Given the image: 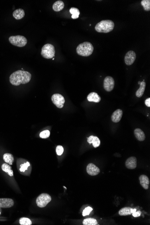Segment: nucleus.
<instances>
[{"mask_svg": "<svg viewBox=\"0 0 150 225\" xmlns=\"http://www.w3.org/2000/svg\"><path fill=\"white\" fill-rule=\"evenodd\" d=\"M31 78V74L28 72L18 70L10 76L9 81L12 85L18 86L20 84H25L29 82Z\"/></svg>", "mask_w": 150, "mask_h": 225, "instance_id": "obj_1", "label": "nucleus"}, {"mask_svg": "<svg viewBox=\"0 0 150 225\" xmlns=\"http://www.w3.org/2000/svg\"><path fill=\"white\" fill-rule=\"evenodd\" d=\"M94 46L89 42H84L78 45L76 48V52L78 55L87 57L91 55L94 51Z\"/></svg>", "mask_w": 150, "mask_h": 225, "instance_id": "obj_2", "label": "nucleus"}, {"mask_svg": "<svg viewBox=\"0 0 150 225\" xmlns=\"http://www.w3.org/2000/svg\"><path fill=\"white\" fill-rule=\"evenodd\" d=\"M115 24L110 20H104L97 23L95 27V30L98 32L108 33L113 30Z\"/></svg>", "mask_w": 150, "mask_h": 225, "instance_id": "obj_3", "label": "nucleus"}, {"mask_svg": "<svg viewBox=\"0 0 150 225\" xmlns=\"http://www.w3.org/2000/svg\"><path fill=\"white\" fill-rule=\"evenodd\" d=\"M17 168L19 173L26 176H29L31 168L30 163L23 159H19L17 161Z\"/></svg>", "mask_w": 150, "mask_h": 225, "instance_id": "obj_4", "label": "nucleus"}, {"mask_svg": "<svg viewBox=\"0 0 150 225\" xmlns=\"http://www.w3.org/2000/svg\"><path fill=\"white\" fill-rule=\"evenodd\" d=\"M55 48L53 45L47 44L44 45L42 49L41 55L44 58L50 59L55 55Z\"/></svg>", "mask_w": 150, "mask_h": 225, "instance_id": "obj_5", "label": "nucleus"}, {"mask_svg": "<svg viewBox=\"0 0 150 225\" xmlns=\"http://www.w3.org/2000/svg\"><path fill=\"white\" fill-rule=\"evenodd\" d=\"M9 42L15 46L22 47L25 46L27 43V39L23 35H13L9 38Z\"/></svg>", "mask_w": 150, "mask_h": 225, "instance_id": "obj_6", "label": "nucleus"}, {"mask_svg": "<svg viewBox=\"0 0 150 225\" xmlns=\"http://www.w3.org/2000/svg\"><path fill=\"white\" fill-rule=\"evenodd\" d=\"M50 195L46 193H42L38 196L36 200V203L39 207L44 208L51 201Z\"/></svg>", "mask_w": 150, "mask_h": 225, "instance_id": "obj_7", "label": "nucleus"}, {"mask_svg": "<svg viewBox=\"0 0 150 225\" xmlns=\"http://www.w3.org/2000/svg\"><path fill=\"white\" fill-rule=\"evenodd\" d=\"M51 100L53 103L59 108H62L64 107L65 101L64 96L60 94H54L51 97Z\"/></svg>", "mask_w": 150, "mask_h": 225, "instance_id": "obj_8", "label": "nucleus"}, {"mask_svg": "<svg viewBox=\"0 0 150 225\" xmlns=\"http://www.w3.org/2000/svg\"><path fill=\"white\" fill-rule=\"evenodd\" d=\"M115 86V80L111 76H107L104 79L103 87L105 90L110 92L112 90Z\"/></svg>", "mask_w": 150, "mask_h": 225, "instance_id": "obj_9", "label": "nucleus"}, {"mask_svg": "<svg viewBox=\"0 0 150 225\" xmlns=\"http://www.w3.org/2000/svg\"><path fill=\"white\" fill-rule=\"evenodd\" d=\"M136 58V54L133 51H128L125 57V62L127 65L130 66L133 64Z\"/></svg>", "mask_w": 150, "mask_h": 225, "instance_id": "obj_10", "label": "nucleus"}, {"mask_svg": "<svg viewBox=\"0 0 150 225\" xmlns=\"http://www.w3.org/2000/svg\"><path fill=\"white\" fill-rule=\"evenodd\" d=\"M86 171L87 173L91 176H96L99 174L100 172V169L93 163H90L88 165Z\"/></svg>", "mask_w": 150, "mask_h": 225, "instance_id": "obj_11", "label": "nucleus"}, {"mask_svg": "<svg viewBox=\"0 0 150 225\" xmlns=\"http://www.w3.org/2000/svg\"><path fill=\"white\" fill-rule=\"evenodd\" d=\"M14 200L9 198H0V208H9L14 205Z\"/></svg>", "mask_w": 150, "mask_h": 225, "instance_id": "obj_12", "label": "nucleus"}, {"mask_svg": "<svg viewBox=\"0 0 150 225\" xmlns=\"http://www.w3.org/2000/svg\"><path fill=\"white\" fill-rule=\"evenodd\" d=\"M137 162V160L136 158L134 156H131L126 160L125 162V166L126 168L128 169H133L136 168Z\"/></svg>", "mask_w": 150, "mask_h": 225, "instance_id": "obj_13", "label": "nucleus"}, {"mask_svg": "<svg viewBox=\"0 0 150 225\" xmlns=\"http://www.w3.org/2000/svg\"><path fill=\"white\" fill-rule=\"evenodd\" d=\"M123 115L122 110L118 109L113 113L111 117L112 121L114 123H118L121 120Z\"/></svg>", "mask_w": 150, "mask_h": 225, "instance_id": "obj_14", "label": "nucleus"}, {"mask_svg": "<svg viewBox=\"0 0 150 225\" xmlns=\"http://www.w3.org/2000/svg\"><path fill=\"white\" fill-rule=\"evenodd\" d=\"M139 181L142 187L145 190H147L150 183V180L148 177L145 175H141L139 177Z\"/></svg>", "mask_w": 150, "mask_h": 225, "instance_id": "obj_15", "label": "nucleus"}, {"mask_svg": "<svg viewBox=\"0 0 150 225\" xmlns=\"http://www.w3.org/2000/svg\"><path fill=\"white\" fill-rule=\"evenodd\" d=\"M87 99L90 102H99L101 101V97L98 95V94L95 92H92L89 94L87 96Z\"/></svg>", "mask_w": 150, "mask_h": 225, "instance_id": "obj_16", "label": "nucleus"}, {"mask_svg": "<svg viewBox=\"0 0 150 225\" xmlns=\"http://www.w3.org/2000/svg\"><path fill=\"white\" fill-rule=\"evenodd\" d=\"M134 133H135V138L139 141L142 142L145 139L146 136H145V133L140 129H136L134 131Z\"/></svg>", "mask_w": 150, "mask_h": 225, "instance_id": "obj_17", "label": "nucleus"}, {"mask_svg": "<svg viewBox=\"0 0 150 225\" xmlns=\"http://www.w3.org/2000/svg\"><path fill=\"white\" fill-rule=\"evenodd\" d=\"M13 17L17 20H20L23 19L25 16V12L24 10L22 9H18L14 11L13 13Z\"/></svg>", "mask_w": 150, "mask_h": 225, "instance_id": "obj_18", "label": "nucleus"}, {"mask_svg": "<svg viewBox=\"0 0 150 225\" xmlns=\"http://www.w3.org/2000/svg\"><path fill=\"white\" fill-rule=\"evenodd\" d=\"M87 141L90 144L93 143V146L95 148L99 147L100 144L99 139L97 137L94 136H90L88 139Z\"/></svg>", "mask_w": 150, "mask_h": 225, "instance_id": "obj_19", "label": "nucleus"}, {"mask_svg": "<svg viewBox=\"0 0 150 225\" xmlns=\"http://www.w3.org/2000/svg\"><path fill=\"white\" fill-rule=\"evenodd\" d=\"M64 3L63 1H58L54 3L53 9L54 11L59 12L64 9Z\"/></svg>", "mask_w": 150, "mask_h": 225, "instance_id": "obj_20", "label": "nucleus"}, {"mask_svg": "<svg viewBox=\"0 0 150 225\" xmlns=\"http://www.w3.org/2000/svg\"><path fill=\"white\" fill-rule=\"evenodd\" d=\"M139 89L136 92V95L138 98H141L143 96L145 91V88H146V84L145 81H143L140 84Z\"/></svg>", "mask_w": 150, "mask_h": 225, "instance_id": "obj_21", "label": "nucleus"}, {"mask_svg": "<svg viewBox=\"0 0 150 225\" xmlns=\"http://www.w3.org/2000/svg\"><path fill=\"white\" fill-rule=\"evenodd\" d=\"M3 159L6 163L12 165L14 161V157L11 154L5 153L3 155Z\"/></svg>", "mask_w": 150, "mask_h": 225, "instance_id": "obj_22", "label": "nucleus"}, {"mask_svg": "<svg viewBox=\"0 0 150 225\" xmlns=\"http://www.w3.org/2000/svg\"><path fill=\"white\" fill-rule=\"evenodd\" d=\"M1 169L4 172L7 173L9 176L13 177L14 175L13 171L12 170L10 166L7 163H4L1 165Z\"/></svg>", "mask_w": 150, "mask_h": 225, "instance_id": "obj_23", "label": "nucleus"}, {"mask_svg": "<svg viewBox=\"0 0 150 225\" xmlns=\"http://www.w3.org/2000/svg\"><path fill=\"white\" fill-rule=\"evenodd\" d=\"M132 208L130 207H125L121 208L119 211V214L120 216H127L132 214Z\"/></svg>", "mask_w": 150, "mask_h": 225, "instance_id": "obj_24", "label": "nucleus"}, {"mask_svg": "<svg viewBox=\"0 0 150 225\" xmlns=\"http://www.w3.org/2000/svg\"><path fill=\"white\" fill-rule=\"evenodd\" d=\"M84 225H97L98 222L97 220L93 218H87L83 221Z\"/></svg>", "mask_w": 150, "mask_h": 225, "instance_id": "obj_25", "label": "nucleus"}, {"mask_svg": "<svg viewBox=\"0 0 150 225\" xmlns=\"http://www.w3.org/2000/svg\"><path fill=\"white\" fill-rule=\"evenodd\" d=\"M70 12L72 16V18L73 19H76L79 18L80 12L78 9L75 7H72L70 9Z\"/></svg>", "mask_w": 150, "mask_h": 225, "instance_id": "obj_26", "label": "nucleus"}, {"mask_svg": "<svg viewBox=\"0 0 150 225\" xmlns=\"http://www.w3.org/2000/svg\"><path fill=\"white\" fill-rule=\"evenodd\" d=\"M141 4L145 11H150V0H143L141 1Z\"/></svg>", "mask_w": 150, "mask_h": 225, "instance_id": "obj_27", "label": "nucleus"}, {"mask_svg": "<svg viewBox=\"0 0 150 225\" xmlns=\"http://www.w3.org/2000/svg\"><path fill=\"white\" fill-rule=\"evenodd\" d=\"M19 223L21 225H31L32 224L30 219L27 218H22L19 219Z\"/></svg>", "mask_w": 150, "mask_h": 225, "instance_id": "obj_28", "label": "nucleus"}, {"mask_svg": "<svg viewBox=\"0 0 150 225\" xmlns=\"http://www.w3.org/2000/svg\"><path fill=\"white\" fill-rule=\"evenodd\" d=\"M50 136V132L48 130H46L40 133V137L42 139H47Z\"/></svg>", "mask_w": 150, "mask_h": 225, "instance_id": "obj_29", "label": "nucleus"}, {"mask_svg": "<svg viewBox=\"0 0 150 225\" xmlns=\"http://www.w3.org/2000/svg\"><path fill=\"white\" fill-rule=\"evenodd\" d=\"M92 210H93V208L90 207H88L86 208L83 211V216H86L87 215H89L91 212Z\"/></svg>", "mask_w": 150, "mask_h": 225, "instance_id": "obj_30", "label": "nucleus"}, {"mask_svg": "<svg viewBox=\"0 0 150 225\" xmlns=\"http://www.w3.org/2000/svg\"><path fill=\"white\" fill-rule=\"evenodd\" d=\"M64 149L63 147L60 145L58 146L56 149L57 154L58 155H61L64 152Z\"/></svg>", "mask_w": 150, "mask_h": 225, "instance_id": "obj_31", "label": "nucleus"}, {"mask_svg": "<svg viewBox=\"0 0 150 225\" xmlns=\"http://www.w3.org/2000/svg\"><path fill=\"white\" fill-rule=\"evenodd\" d=\"M141 212L140 211H138V212H135V213H133V217H139V216H140V215H141Z\"/></svg>", "mask_w": 150, "mask_h": 225, "instance_id": "obj_32", "label": "nucleus"}, {"mask_svg": "<svg viewBox=\"0 0 150 225\" xmlns=\"http://www.w3.org/2000/svg\"><path fill=\"white\" fill-rule=\"evenodd\" d=\"M145 103L146 105L148 107H150V98H147L145 101Z\"/></svg>", "mask_w": 150, "mask_h": 225, "instance_id": "obj_33", "label": "nucleus"}, {"mask_svg": "<svg viewBox=\"0 0 150 225\" xmlns=\"http://www.w3.org/2000/svg\"><path fill=\"white\" fill-rule=\"evenodd\" d=\"M136 211V209H133H133H132V208L131 210V212L132 214L133 213H135V212Z\"/></svg>", "mask_w": 150, "mask_h": 225, "instance_id": "obj_34", "label": "nucleus"}, {"mask_svg": "<svg viewBox=\"0 0 150 225\" xmlns=\"http://www.w3.org/2000/svg\"><path fill=\"white\" fill-rule=\"evenodd\" d=\"M140 83H141V82H140V81H139V84H140Z\"/></svg>", "mask_w": 150, "mask_h": 225, "instance_id": "obj_35", "label": "nucleus"}]
</instances>
